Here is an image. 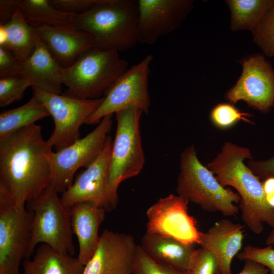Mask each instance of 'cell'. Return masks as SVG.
Masks as SVG:
<instances>
[{
  "label": "cell",
  "instance_id": "obj_22",
  "mask_svg": "<svg viewBox=\"0 0 274 274\" xmlns=\"http://www.w3.org/2000/svg\"><path fill=\"white\" fill-rule=\"evenodd\" d=\"M40 40L36 27L17 7L10 19L0 25V46L10 50L20 62L32 54Z\"/></svg>",
  "mask_w": 274,
  "mask_h": 274
},
{
  "label": "cell",
  "instance_id": "obj_17",
  "mask_svg": "<svg viewBox=\"0 0 274 274\" xmlns=\"http://www.w3.org/2000/svg\"><path fill=\"white\" fill-rule=\"evenodd\" d=\"M33 26L41 40L63 68L71 66L82 54L96 47L91 35L72 24L56 26Z\"/></svg>",
  "mask_w": 274,
  "mask_h": 274
},
{
  "label": "cell",
  "instance_id": "obj_9",
  "mask_svg": "<svg viewBox=\"0 0 274 274\" xmlns=\"http://www.w3.org/2000/svg\"><path fill=\"white\" fill-rule=\"evenodd\" d=\"M33 95L46 109L54 121V128L47 140L56 151L80 139V128L97 110L104 97L83 99L66 94H51L32 86Z\"/></svg>",
  "mask_w": 274,
  "mask_h": 274
},
{
  "label": "cell",
  "instance_id": "obj_16",
  "mask_svg": "<svg viewBox=\"0 0 274 274\" xmlns=\"http://www.w3.org/2000/svg\"><path fill=\"white\" fill-rule=\"evenodd\" d=\"M138 246L130 234L104 230L82 274H133Z\"/></svg>",
  "mask_w": 274,
  "mask_h": 274
},
{
  "label": "cell",
  "instance_id": "obj_8",
  "mask_svg": "<svg viewBox=\"0 0 274 274\" xmlns=\"http://www.w3.org/2000/svg\"><path fill=\"white\" fill-rule=\"evenodd\" d=\"M0 186V274H21L31 238L33 213Z\"/></svg>",
  "mask_w": 274,
  "mask_h": 274
},
{
  "label": "cell",
  "instance_id": "obj_11",
  "mask_svg": "<svg viewBox=\"0 0 274 274\" xmlns=\"http://www.w3.org/2000/svg\"><path fill=\"white\" fill-rule=\"evenodd\" d=\"M112 143L109 135L98 157L77 175L72 184L62 193L60 199L63 206L71 208L79 202H89L106 212L116 208L119 200L117 191L113 190L109 183Z\"/></svg>",
  "mask_w": 274,
  "mask_h": 274
},
{
  "label": "cell",
  "instance_id": "obj_29",
  "mask_svg": "<svg viewBox=\"0 0 274 274\" xmlns=\"http://www.w3.org/2000/svg\"><path fill=\"white\" fill-rule=\"evenodd\" d=\"M254 40L267 56H274V4L253 30Z\"/></svg>",
  "mask_w": 274,
  "mask_h": 274
},
{
  "label": "cell",
  "instance_id": "obj_3",
  "mask_svg": "<svg viewBox=\"0 0 274 274\" xmlns=\"http://www.w3.org/2000/svg\"><path fill=\"white\" fill-rule=\"evenodd\" d=\"M138 1L107 0L84 13L73 14L72 24L91 35L96 47L124 52L138 42Z\"/></svg>",
  "mask_w": 274,
  "mask_h": 274
},
{
  "label": "cell",
  "instance_id": "obj_30",
  "mask_svg": "<svg viewBox=\"0 0 274 274\" xmlns=\"http://www.w3.org/2000/svg\"><path fill=\"white\" fill-rule=\"evenodd\" d=\"M186 274H221L219 264L210 251L203 248L195 250Z\"/></svg>",
  "mask_w": 274,
  "mask_h": 274
},
{
  "label": "cell",
  "instance_id": "obj_7",
  "mask_svg": "<svg viewBox=\"0 0 274 274\" xmlns=\"http://www.w3.org/2000/svg\"><path fill=\"white\" fill-rule=\"evenodd\" d=\"M143 112L131 107L115 113L117 129L113 141L109 183L117 191L123 181L138 176L145 162L140 131Z\"/></svg>",
  "mask_w": 274,
  "mask_h": 274
},
{
  "label": "cell",
  "instance_id": "obj_36",
  "mask_svg": "<svg viewBox=\"0 0 274 274\" xmlns=\"http://www.w3.org/2000/svg\"><path fill=\"white\" fill-rule=\"evenodd\" d=\"M16 8L15 0L0 1V25L5 24L10 19Z\"/></svg>",
  "mask_w": 274,
  "mask_h": 274
},
{
  "label": "cell",
  "instance_id": "obj_15",
  "mask_svg": "<svg viewBox=\"0 0 274 274\" xmlns=\"http://www.w3.org/2000/svg\"><path fill=\"white\" fill-rule=\"evenodd\" d=\"M139 42L152 45L177 28L192 7L182 0H139Z\"/></svg>",
  "mask_w": 274,
  "mask_h": 274
},
{
  "label": "cell",
  "instance_id": "obj_20",
  "mask_svg": "<svg viewBox=\"0 0 274 274\" xmlns=\"http://www.w3.org/2000/svg\"><path fill=\"white\" fill-rule=\"evenodd\" d=\"M106 211L94 203L81 202L71 207V226L79 245L78 259L85 265L94 254L100 240L99 228Z\"/></svg>",
  "mask_w": 274,
  "mask_h": 274
},
{
  "label": "cell",
  "instance_id": "obj_12",
  "mask_svg": "<svg viewBox=\"0 0 274 274\" xmlns=\"http://www.w3.org/2000/svg\"><path fill=\"white\" fill-rule=\"evenodd\" d=\"M152 59L153 56L148 55L128 68L106 92L102 103L85 124H99L106 116L131 107L148 114L150 106L148 80Z\"/></svg>",
  "mask_w": 274,
  "mask_h": 274
},
{
  "label": "cell",
  "instance_id": "obj_24",
  "mask_svg": "<svg viewBox=\"0 0 274 274\" xmlns=\"http://www.w3.org/2000/svg\"><path fill=\"white\" fill-rule=\"evenodd\" d=\"M49 116V113L44 106L32 96L24 105L2 112L0 114V140Z\"/></svg>",
  "mask_w": 274,
  "mask_h": 274
},
{
  "label": "cell",
  "instance_id": "obj_6",
  "mask_svg": "<svg viewBox=\"0 0 274 274\" xmlns=\"http://www.w3.org/2000/svg\"><path fill=\"white\" fill-rule=\"evenodd\" d=\"M51 183L37 197L26 202L33 213L31 238L25 259L31 257L39 244H47L56 251L74 256L71 208L63 206Z\"/></svg>",
  "mask_w": 274,
  "mask_h": 274
},
{
  "label": "cell",
  "instance_id": "obj_13",
  "mask_svg": "<svg viewBox=\"0 0 274 274\" xmlns=\"http://www.w3.org/2000/svg\"><path fill=\"white\" fill-rule=\"evenodd\" d=\"M188 203L185 197L173 194L159 199L146 211V232L199 244L202 232L188 213Z\"/></svg>",
  "mask_w": 274,
  "mask_h": 274
},
{
  "label": "cell",
  "instance_id": "obj_39",
  "mask_svg": "<svg viewBox=\"0 0 274 274\" xmlns=\"http://www.w3.org/2000/svg\"><path fill=\"white\" fill-rule=\"evenodd\" d=\"M265 244L274 247V227L268 234L266 238Z\"/></svg>",
  "mask_w": 274,
  "mask_h": 274
},
{
  "label": "cell",
  "instance_id": "obj_14",
  "mask_svg": "<svg viewBox=\"0 0 274 274\" xmlns=\"http://www.w3.org/2000/svg\"><path fill=\"white\" fill-rule=\"evenodd\" d=\"M243 72L226 98L231 104L245 101L249 106L266 113L274 105V71L261 55L242 62Z\"/></svg>",
  "mask_w": 274,
  "mask_h": 274
},
{
  "label": "cell",
  "instance_id": "obj_32",
  "mask_svg": "<svg viewBox=\"0 0 274 274\" xmlns=\"http://www.w3.org/2000/svg\"><path fill=\"white\" fill-rule=\"evenodd\" d=\"M239 260H252L267 267L270 274H274V247H260L247 245L236 255Z\"/></svg>",
  "mask_w": 274,
  "mask_h": 274
},
{
  "label": "cell",
  "instance_id": "obj_25",
  "mask_svg": "<svg viewBox=\"0 0 274 274\" xmlns=\"http://www.w3.org/2000/svg\"><path fill=\"white\" fill-rule=\"evenodd\" d=\"M16 7L32 25L62 26L72 24L73 14L55 8L48 0H15Z\"/></svg>",
  "mask_w": 274,
  "mask_h": 274
},
{
  "label": "cell",
  "instance_id": "obj_23",
  "mask_svg": "<svg viewBox=\"0 0 274 274\" xmlns=\"http://www.w3.org/2000/svg\"><path fill=\"white\" fill-rule=\"evenodd\" d=\"M21 274H82L84 265L77 257L58 252L41 244L33 257L25 259Z\"/></svg>",
  "mask_w": 274,
  "mask_h": 274
},
{
  "label": "cell",
  "instance_id": "obj_26",
  "mask_svg": "<svg viewBox=\"0 0 274 274\" xmlns=\"http://www.w3.org/2000/svg\"><path fill=\"white\" fill-rule=\"evenodd\" d=\"M226 3L231 13V29L253 30L274 4V1L231 0Z\"/></svg>",
  "mask_w": 274,
  "mask_h": 274
},
{
  "label": "cell",
  "instance_id": "obj_10",
  "mask_svg": "<svg viewBox=\"0 0 274 274\" xmlns=\"http://www.w3.org/2000/svg\"><path fill=\"white\" fill-rule=\"evenodd\" d=\"M113 114L104 117L96 128L72 145L53 152L51 155V184L62 193L72 184L76 172L86 168L104 149L113 125Z\"/></svg>",
  "mask_w": 274,
  "mask_h": 274
},
{
  "label": "cell",
  "instance_id": "obj_19",
  "mask_svg": "<svg viewBox=\"0 0 274 274\" xmlns=\"http://www.w3.org/2000/svg\"><path fill=\"white\" fill-rule=\"evenodd\" d=\"M63 70L41 39L32 54L19 65L20 76L28 79L32 86L56 94L61 92Z\"/></svg>",
  "mask_w": 274,
  "mask_h": 274
},
{
  "label": "cell",
  "instance_id": "obj_1",
  "mask_svg": "<svg viewBox=\"0 0 274 274\" xmlns=\"http://www.w3.org/2000/svg\"><path fill=\"white\" fill-rule=\"evenodd\" d=\"M52 146L35 124L0 140V186L25 205L51 183Z\"/></svg>",
  "mask_w": 274,
  "mask_h": 274
},
{
  "label": "cell",
  "instance_id": "obj_27",
  "mask_svg": "<svg viewBox=\"0 0 274 274\" xmlns=\"http://www.w3.org/2000/svg\"><path fill=\"white\" fill-rule=\"evenodd\" d=\"M210 116L212 124L221 130L229 129L240 121L252 123L249 119L251 114L241 111L230 103L217 104L211 110Z\"/></svg>",
  "mask_w": 274,
  "mask_h": 274
},
{
  "label": "cell",
  "instance_id": "obj_35",
  "mask_svg": "<svg viewBox=\"0 0 274 274\" xmlns=\"http://www.w3.org/2000/svg\"><path fill=\"white\" fill-rule=\"evenodd\" d=\"M247 166L260 180L274 178V155L265 160L249 159Z\"/></svg>",
  "mask_w": 274,
  "mask_h": 274
},
{
  "label": "cell",
  "instance_id": "obj_2",
  "mask_svg": "<svg viewBox=\"0 0 274 274\" xmlns=\"http://www.w3.org/2000/svg\"><path fill=\"white\" fill-rule=\"evenodd\" d=\"M247 159H253L249 148L227 142L206 166L222 186L237 191L243 221L252 232L259 234L264 224L274 227V208L266 200L262 182L244 163Z\"/></svg>",
  "mask_w": 274,
  "mask_h": 274
},
{
  "label": "cell",
  "instance_id": "obj_21",
  "mask_svg": "<svg viewBox=\"0 0 274 274\" xmlns=\"http://www.w3.org/2000/svg\"><path fill=\"white\" fill-rule=\"evenodd\" d=\"M140 246L157 263L185 272L195 250L194 244L147 232L142 236Z\"/></svg>",
  "mask_w": 274,
  "mask_h": 274
},
{
  "label": "cell",
  "instance_id": "obj_5",
  "mask_svg": "<svg viewBox=\"0 0 274 274\" xmlns=\"http://www.w3.org/2000/svg\"><path fill=\"white\" fill-rule=\"evenodd\" d=\"M127 69L128 62L118 52L92 48L63 68L65 94L83 99L100 98Z\"/></svg>",
  "mask_w": 274,
  "mask_h": 274
},
{
  "label": "cell",
  "instance_id": "obj_37",
  "mask_svg": "<svg viewBox=\"0 0 274 274\" xmlns=\"http://www.w3.org/2000/svg\"><path fill=\"white\" fill-rule=\"evenodd\" d=\"M237 274H270V273L268 269L261 264L252 260H246L243 269Z\"/></svg>",
  "mask_w": 274,
  "mask_h": 274
},
{
  "label": "cell",
  "instance_id": "obj_33",
  "mask_svg": "<svg viewBox=\"0 0 274 274\" xmlns=\"http://www.w3.org/2000/svg\"><path fill=\"white\" fill-rule=\"evenodd\" d=\"M50 4L61 11L72 14L84 13L107 0H49Z\"/></svg>",
  "mask_w": 274,
  "mask_h": 274
},
{
  "label": "cell",
  "instance_id": "obj_34",
  "mask_svg": "<svg viewBox=\"0 0 274 274\" xmlns=\"http://www.w3.org/2000/svg\"><path fill=\"white\" fill-rule=\"evenodd\" d=\"M20 63L10 50L0 46V78L21 77Z\"/></svg>",
  "mask_w": 274,
  "mask_h": 274
},
{
  "label": "cell",
  "instance_id": "obj_18",
  "mask_svg": "<svg viewBox=\"0 0 274 274\" xmlns=\"http://www.w3.org/2000/svg\"><path fill=\"white\" fill-rule=\"evenodd\" d=\"M244 226L223 218L215 222L206 232H202L199 245L216 258L221 274H232L231 263L241 250Z\"/></svg>",
  "mask_w": 274,
  "mask_h": 274
},
{
  "label": "cell",
  "instance_id": "obj_28",
  "mask_svg": "<svg viewBox=\"0 0 274 274\" xmlns=\"http://www.w3.org/2000/svg\"><path fill=\"white\" fill-rule=\"evenodd\" d=\"M31 82L22 77L0 78V107H4L22 99Z\"/></svg>",
  "mask_w": 274,
  "mask_h": 274
},
{
  "label": "cell",
  "instance_id": "obj_31",
  "mask_svg": "<svg viewBox=\"0 0 274 274\" xmlns=\"http://www.w3.org/2000/svg\"><path fill=\"white\" fill-rule=\"evenodd\" d=\"M133 274H186V272L157 263L138 245Z\"/></svg>",
  "mask_w": 274,
  "mask_h": 274
},
{
  "label": "cell",
  "instance_id": "obj_4",
  "mask_svg": "<svg viewBox=\"0 0 274 274\" xmlns=\"http://www.w3.org/2000/svg\"><path fill=\"white\" fill-rule=\"evenodd\" d=\"M180 168L176 188L178 195L205 211L220 212L226 216L238 213L239 208L235 203L240 202V196L221 185L213 172L200 162L193 145L181 153Z\"/></svg>",
  "mask_w": 274,
  "mask_h": 274
},
{
  "label": "cell",
  "instance_id": "obj_38",
  "mask_svg": "<svg viewBox=\"0 0 274 274\" xmlns=\"http://www.w3.org/2000/svg\"><path fill=\"white\" fill-rule=\"evenodd\" d=\"M262 184L266 200L274 208V178H270L263 180Z\"/></svg>",
  "mask_w": 274,
  "mask_h": 274
}]
</instances>
